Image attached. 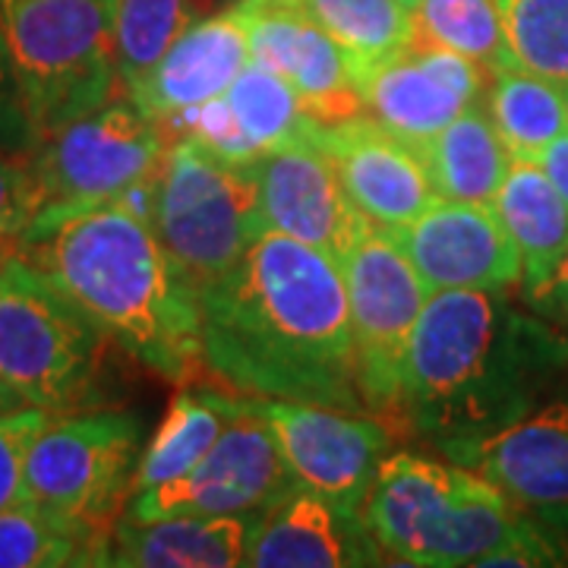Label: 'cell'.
<instances>
[{
  "mask_svg": "<svg viewBox=\"0 0 568 568\" xmlns=\"http://www.w3.org/2000/svg\"><path fill=\"white\" fill-rule=\"evenodd\" d=\"M203 366L237 395L364 410L342 265L263 231L200 291Z\"/></svg>",
  "mask_w": 568,
  "mask_h": 568,
  "instance_id": "6da1fadb",
  "label": "cell"
},
{
  "mask_svg": "<svg viewBox=\"0 0 568 568\" xmlns=\"http://www.w3.org/2000/svg\"><path fill=\"white\" fill-rule=\"evenodd\" d=\"M566 369V332L508 291H436L407 347L398 417L443 452L515 424Z\"/></svg>",
  "mask_w": 568,
  "mask_h": 568,
  "instance_id": "7a4b0ae2",
  "label": "cell"
},
{
  "mask_svg": "<svg viewBox=\"0 0 568 568\" xmlns=\"http://www.w3.org/2000/svg\"><path fill=\"white\" fill-rule=\"evenodd\" d=\"M13 253L164 379L203 366L200 291L149 222V193L39 224Z\"/></svg>",
  "mask_w": 568,
  "mask_h": 568,
  "instance_id": "3957f363",
  "label": "cell"
},
{
  "mask_svg": "<svg viewBox=\"0 0 568 568\" xmlns=\"http://www.w3.org/2000/svg\"><path fill=\"white\" fill-rule=\"evenodd\" d=\"M361 515L386 562L420 568L489 566L496 552L544 528L477 470L395 448Z\"/></svg>",
  "mask_w": 568,
  "mask_h": 568,
  "instance_id": "277c9868",
  "label": "cell"
},
{
  "mask_svg": "<svg viewBox=\"0 0 568 568\" xmlns=\"http://www.w3.org/2000/svg\"><path fill=\"white\" fill-rule=\"evenodd\" d=\"M0 32L36 140L118 95L114 0H0Z\"/></svg>",
  "mask_w": 568,
  "mask_h": 568,
  "instance_id": "5b68a950",
  "label": "cell"
},
{
  "mask_svg": "<svg viewBox=\"0 0 568 568\" xmlns=\"http://www.w3.org/2000/svg\"><path fill=\"white\" fill-rule=\"evenodd\" d=\"M108 335L41 272L10 253L0 263V388L48 414L92 398Z\"/></svg>",
  "mask_w": 568,
  "mask_h": 568,
  "instance_id": "8992f818",
  "label": "cell"
},
{
  "mask_svg": "<svg viewBox=\"0 0 568 568\" xmlns=\"http://www.w3.org/2000/svg\"><path fill=\"white\" fill-rule=\"evenodd\" d=\"M149 222L196 291L222 282L263 234L250 164L174 136L149 190Z\"/></svg>",
  "mask_w": 568,
  "mask_h": 568,
  "instance_id": "52a82bcc",
  "label": "cell"
},
{
  "mask_svg": "<svg viewBox=\"0 0 568 568\" xmlns=\"http://www.w3.org/2000/svg\"><path fill=\"white\" fill-rule=\"evenodd\" d=\"M168 145V126L149 118L130 95H114L39 136L29 152L41 186V215L32 227L149 193Z\"/></svg>",
  "mask_w": 568,
  "mask_h": 568,
  "instance_id": "ba28073f",
  "label": "cell"
},
{
  "mask_svg": "<svg viewBox=\"0 0 568 568\" xmlns=\"http://www.w3.org/2000/svg\"><path fill=\"white\" fill-rule=\"evenodd\" d=\"M142 426L121 410L51 414L26 452V503L108 534L133 496Z\"/></svg>",
  "mask_w": 568,
  "mask_h": 568,
  "instance_id": "9c48e42d",
  "label": "cell"
},
{
  "mask_svg": "<svg viewBox=\"0 0 568 568\" xmlns=\"http://www.w3.org/2000/svg\"><path fill=\"white\" fill-rule=\"evenodd\" d=\"M338 265L364 405L376 417H398L407 347L429 291L405 250L376 224H366Z\"/></svg>",
  "mask_w": 568,
  "mask_h": 568,
  "instance_id": "30bf717a",
  "label": "cell"
},
{
  "mask_svg": "<svg viewBox=\"0 0 568 568\" xmlns=\"http://www.w3.org/2000/svg\"><path fill=\"white\" fill-rule=\"evenodd\" d=\"M294 474L263 417L234 392V417L200 465L164 487L133 493L126 503L130 521H159L174 515H256L294 487Z\"/></svg>",
  "mask_w": 568,
  "mask_h": 568,
  "instance_id": "8fae6325",
  "label": "cell"
},
{
  "mask_svg": "<svg viewBox=\"0 0 568 568\" xmlns=\"http://www.w3.org/2000/svg\"><path fill=\"white\" fill-rule=\"evenodd\" d=\"M244 405L272 429L301 487L361 511L376 470L392 452V433L379 417L253 395H244Z\"/></svg>",
  "mask_w": 568,
  "mask_h": 568,
  "instance_id": "7c38bea8",
  "label": "cell"
},
{
  "mask_svg": "<svg viewBox=\"0 0 568 568\" xmlns=\"http://www.w3.org/2000/svg\"><path fill=\"white\" fill-rule=\"evenodd\" d=\"M443 455L487 477L544 528L568 534V388L549 392L515 424Z\"/></svg>",
  "mask_w": 568,
  "mask_h": 568,
  "instance_id": "4fadbf2b",
  "label": "cell"
},
{
  "mask_svg": "<svg viewBox=\"0 0 568 568\" xmlns=\"http://www.w3.org/2000/svg\"><path fill=\"white\" fill-rule=\"evenodd\" d=\"M364 114L407 145H424L465 111L484 104L489 73L429 41H414L357 80Z\"/></svg>",
  "mask_w": 568,
  "mask_h": 568,
  "instance_id": "5bb4252c",
  "label": "cell"
},
{
  "mask_svg": "<svg viewBox=\"0 0 568 568\" xmlns=\"http://www.w3.org/2000/svg\"><path fill=\"white\" fill-rule=\"evenodd\" d=\"M250 171L256 181L260 227L268 234L301 241L338 263L369 224L316 140L265 152Z\"/></svg>",
  "mask_w": 568,
  "mask_h": 568,
  "instance_id": "9a60e30c",
  "label": "cell"
},
{
  "mask_svg": "<svg viewBox=\"0 0 568 568\" xmlns=\"http://www.w3.org/2000/svg\"><path fill=\"white\" fill-rule=\"evenodd\" d=\"M388 237L405 250L429 294L511 291L521 284V256L489 203L436 200Z\"/></svg>",
  "mask_w": 568,
  "mask_h": 568,
  "instance_id": "2e32d148",
  "label": "cell"
},
{
  "mask_svg": "<svg viewBox=\"0 0 568 568\" xmlns=\"http://www.w3.org/2000/svg\"><path fill=\"white\" fill-rule=\"evenodd\" d=\"M316 142L332 159L351 203L379 231H398L436 203L420 152L369 114L320 123Z\"/></svg>",
  "mask_w": 568,
  "mask_h": 568,
  "instance_id": "e0dca14e",
  "label": "cell"
},
{
  "mask_svg": "<svg viewBox=\"0 0 568 568\" xmlns=\"http://www.w3.org/2000/svg\"><path fill=\"white\" fill-rule=\"evenodd\" d=\"M250 26L253 58L268 63L320 123L364 114L361 85L345 51L291 0L237 3Z\"/></svg>",
  "mask_w": 568,
  "mask_h": 568,
  "instance_id": "ac0fdd59",
  "label": "cell"
},
{
  "mask_svg": "<svg viewBox=\"0 0 568 568\" xmlns=\"http://www.w3.org/2000/svg\"><path fill=\"white\" fill-rule=\"evenodd\" d=\"M383 562L386 556L357 508L338 506L301 484L253 515L244 559L250 568H357Z\"/></svg>",
  "mask_w": 568,
  "mask_h": 568,
  "instance_id": "d6986e66",
  "label": "cell"
},
{
  "mask_svg": "<svg viewBox=\"0 0 568 568\" xmlns=\"http://www.w3.org/2000/svg\"><path fill=\"white\" fill-rule=\"evenodd\" d=\"M253 58L250 26L241 7H222L196 20L174 41L126 95L155 121H174L183 111L212 102L227 92Z\"/></svg>",
  "mask_w": 568,
  "mask_h": 568,
  "instance_id": "ffe728a7",
  "label": "cell"
},
{
  "mask_svg": "<svg viewBox=\"0 0 568 568\" xmlns=\"http://www.w3.org/2000/svg\"><path fill=\"white\" fill-rule=\"evenodd\" d=\"M253 515H174L159 521L118 518L108 530L102 566L237 568L244 566Z\"/></svg>",
  "mask_w": 568,
  "mask_h": 568,
  "instance_id": "44dd1931",
  "label": "cell"
},
{
  "mask_svg": "<svg viewBox=\"0 0 568 568\" xmlns=\"http://www.w3.org/2000/svg\"><path fill=\"white\" fill-rule=\"evenodd\" d=\"M493 209L521 256V297L540 291L568 250V203L544 164L511 159Z\"/></svg>",
  "mask_w": 568,
  "mask_h": 568,
  "instance_id": "7402d4cb",
  "label": "cell"
},
{
  "mask_svg": "<svg viewBox=\"0 0 568 568\" xmlns=\"http://www.w3.org/2000/svg\"><path fill=\"white\" fill-rule=\"evenodd\" d=\"M417 152L436 196L452 203H493L511 168L506 142L484 104L455 118L433 140L417 145Z\"/></svg>",
  "mask_w": 568,
  "mask_h": 568,
  "instance_id": "603a6c76",
  "label": "cell"
},
{
  "mask_svg": "<svg viewBox=\"0 0 568 568\" xmlns=\"http://www.w3.org/2000/svg\"><path fill=\"white\" fill-rule=\"evenodd\" d=\"M484 108L508 155L518 162L540 164L549 145L568 133L566 82L549 80L528 67L489 73Z\"/></svg>",
  "mask_w": 568,
  "mask_h": 568,
  "instance_id": "cb8c5ba5",
  "label": "cell"
},
{
  "mask_svg": "<svg viewBox=\"0 0 568 568\" xmlns=\"http://www.w3.org/2000/svg\"><path fill=\"white\" fill-rule=\"evenodd\" d=\"M234 417V395L186 388L174 398L152 443L142 448L133 493L164 487L200 465L209 448L219 443L224 426Z\"/></svg>",
  "mask_w": 568,
  "mask_h": 568,
  "instance_id": "d4e9b609",
  "label": "cell"
},
{
  "mask_svg": "<svg viewBox=\"0 0 568 568\" xmlns=\"http://www.w3.org/2000/svg\"><path fill=\"white\" fill-rule=\"evenodd\" d=\"M345 51L354 77L386 63L417 41L414 10L402 0H291Z\"/></svg>",
  "mask_w": 568,
  "mask_h": 568,
  "instance_id": "484cf974",
  "label": "cell"
},
{
  "mask_svg": "<svg viewBox=\"0 0 568 568\" xmlns=\"http://www.w3.org/2000/svg\"><path fill=\"white\" fill-rule=\"evenodd\" d=\"M222 99L256 159L291 142H313L320 133V121L301 104L297 92L260 58L246 61Z\"/></svg>",
  "mask_w": 568,
  "mask_h": 568,
  "instance_id": "4316f807",
  "label": "cell"
},
{
  "mask_svg": "<svg viewBox=\"0 0 568 568\" xmlns=\"http://www.w3.org/2000/svg\"><path fill=\"white\" fill-rule=\"evenodd\" d=\"M108 534L32 503L0 508V568L102 566Z\"/></svg>",
  "mask_w": 568,
  "mask_h": 568,
  "instance_id": "83f0119b",
  "label": "cell"
},
{
  "mask_svg": "<svg viewBox=\"0 0 568 568\" xmlns=\"http://www.w3.org/2000/svg\"><path fill=\"white\" fill-rule=\"evenodd\" d=\"M417 39L480 63L487 73L518 67L506 32L503 0H420Z\"/></svg>",
  "mask_w": 568,
  "mask_h": 568,
  "instance_id": "f1b7e54d",
  "label": "cell"
},
{
  "mask_svg": "<svg viewBox=\"0 0 568 568\" xmlns=\"http://www.w3.org/2000/svg\"><path fill=\"white\" fill-rule=\"evenodd\" d=\"M212 0H114V54L123 89L142 80Z\"/></svg>",
  "mask_w": 568,
  "mask_h": 568,
  "instance_id": "f546056e",
  "label": "cell"
},
{
  "mask_svg": "<svg viewBox=\"0 0 568 568\" xmlns=\"http://www.w3.org/2000/svg\"><path fill=\"white\" fill-rule=\"evenodd\" d=\"M518 67L568 82V0H503Z\"/></svg>",
  "mask_w": 568,
  "mask_h": 568,
  "instance_id": "4dcf8cb0",
  "label": "cell"
},
{
  "mask_svg": "<svg viewBox=\"0 0 568 568\" xmlns=\"http://www.w3.org/2000/svg\"><path fill=\"white\" fill-rule=\"evenodd\" d=\"M41 215V186L29 152L0 149V244H20Z\"/></svg>",
  "mask_w": 568,
  "mask_h": 568,
  "instance_id": "1f68e13d",
  "label": "cell"
},
{
  "mask_svg": "<svg viewBox=\"0 0 568 568\" xmlns=\"http://www.w3.org/2000/svg\"><path fill=\"white\" fill-rule=\"evenodd\" d=\"M48 417L41 407H0V508L26 503V452Z\"/></svg>",
  "mask_w": 568,
  "mask_h": 568,
  "instance_id": "d6a6232c",
  "label": "cell"
},
{
  "mask_svg": "<svg viewBox=\"0 0 568 568\" xmlns=\"http://www.w3.org/2000/svg\"><path fill=\"white\" fill-rule=\"evenodd\" d=\"M32 145H36V130L22 108L20 85H17L13 67L7 58L3 32H0V149L32 152Z\"/></svg>",
  "mask_w": 568,
  "mask_h": 568,
  "instance_id": "836d02e7",
  "label": "cell"
},
{
  "mask_svg": "<svg viewBox=\"0 0 568 568\" xmlns=\"http://www.w3.org/2000/svg\"><path fill=\"white\" fill-rule=\"evenodd\" d=\"M528 310H534L537 316H544L547 323H552L559 332L568 335V250L562 256L559 268L549 275V282L525 297Z\"/></svg>",
  "mask_w": 568,
  "mask_h": 568,
  "instance_id": "e575fe53",
  "label": "cell"
},
{
  "mask_svg": "<svg viewBox=\"0 0 568 568\" xmlns=\"http://www.w3.org/2000/svg\"><path fill=\"white\" fill-rule=\"evenodd\" d=\"M540 164H544L549 181L556 183V190L562 193V200L568 203V133L549 145L547 152H544V159H540Z\"/></svg>",
  "mask_w": 568,
  "mask_h": 568,
  "instance_id": "d590c367",
  "label": "cell"
},
{
  "mask_svg": "<svg viewBox=\"0 0 568 568\" xmlns=\"http://www.w3.org/2000/svg\"><path fill=\"white\" fill-rule=\"evenodd\" d=\"M13 405H20V402H17L13 395H7V392L0 388V407H13Z\"/></svg>",
  "mask_w": 568,
  "mask_h": 568,
  "instance_id": "8d00e7d4",
  "label": "cell"
},
{
  "mask_svg": "<svg viewBox=\"0 0 568 568\" xmlns=\"http://www.w3.org/2000/svg\"><path fill=\"white\" fill-rule=\"evenodd\" d=\"M10 253H13V246L0 244V263H3V260H7V256H10Z\"/></svg>",
  "mask_w": 568,
  "mask_h": 568,
  "instance_id": "74e56055",
  "label": "cell"
},
{
  "mask_svg": "<svg viewBox=\"0 0 568 568\" xmlns=\"http://www.w3.org/2000/svg\"><path fill=\"white\" fill-rule=\"evenodd\" d=\"M402 3H405V7H410V10H417V3H420V0H402Z\"/></svg>",
  "mask_w": 568,
  "mask_h": 568,
  "instance_id": "f35d334b",
  "label": "cell"
},
{
  "mask_svg": "<svg viewBox=\"0 0 568 568\" xmlns=\"http://www.w3.org/2000/svg\"><path fill=\"white\" fill-rule=\"evenodd\" d=\"M224 7H237V3H244V0H222Z\"/></svg>",
  "mask_w": 568,
  "mask_h": 568,
  "instance_id": "ab89813d",
  "label": "cell"
},
{
  "mask_svg": "<svg viewBox=\"0 0 568 568\" xmlns=\"http://www.w3.org/2000/svg\"><path fill=\"white\" fill-rule=\"evenodd\" d=\"M566 102H568V82H566Z\"/></svg>",
  "mask_w": 568,
  "mask_h": 568,
  "instance_id": "60d3db41",
  "label": "cell"
}]
</instances>
